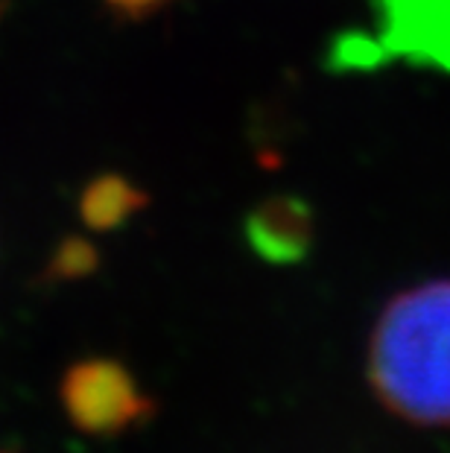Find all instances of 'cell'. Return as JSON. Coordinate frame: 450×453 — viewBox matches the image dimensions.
Returning <instances> with one entry per match:
<instances>
[{
  "label": "cell",
  "instance_id": "6da1fadb",
  "mask_svg": "<svg viewBox=\"0 0 450 453\" xmlns=\"http://www.w3.org/2000/svg\"><path fill=\"white\" fill-rule=\"evenodd\" d=\"M369 378L395 416L450 427V281H427L386 304L371 336Z\"/></svg>",
  "mask_w": 450,
  "mask_h": 453
},
{
  "label": "cell",
  "instance_id": "7a4b0ae2",
  "mask_svg": "<svg viewBox=\"0 0 450 453\" xmlns=\"http://www.w3.org/2000/svg\"><path fill=\"white\" fill-rule=\"evenodd\" d=\"M62 403L73 427L91 436H114L156 410L132 372L114 360H85L68 369Z\"/></svg>",
  "mask_w": 450,
  "mask_h": 453
},
{
  "label": "cell",
  "instance_id": "3957f363",
  "mask_svg": "<svg viewBox=\"0 0 450 453\" xmlns=\"http://www.w3.org/2000/svg\"><path fill=\"white\" fill-rule=\"evenodd\" d=\"M313 211L304 199L278 194L263 199L246 217L248 249L266 264L293 266L308 257L313 246Z\"/></svg>",
  "mask_w": 450,
  "mask_h": 453
},
{
  "label": "cell",
  "instance_id": "277c9868",
  "mask_svg": "<svg viewBox=\"0 0 450 453\" xmlns=\"http://www.w3.org/2000/svg\"><path fill=\"white\" fill-rule=\"evenodd\" d=\"M147 202L149 196L123 173H100L82 188L80 217L91 231H114L147 208Z\"/></svg>",
  "mask_w": 450,
  "mask_h": 453
},
{
  "label": "cell",
  "instance_id": "5b68a950",
  "mask_svg": "<svg viewBox=\"0 0 450 453\" xmlns=\"http://www.w3.org/2000/svg\"><path fill=\"white\" fill-rule=\"evenodd\" d=\"M94 266H97V249L82 237H68L56 249L47 266V278H80L94 273Z\"/></svg>",
  "mask_w": 450,
  "mask_h": 453
},
{
  "label": "cell",
  "instance_id": "8992f818",
  "mask_svg": "<svg viewBox=\"0 0 450 453\" xmlns=\"http://www.w3.org/2000/svg\"><path fill=\"white\" fill-rule=\"evenodd\" d=\"M103 4L109 6L118 18H126V21H143V18L158 15L170 0H103Z\"/></svg>",
  "mask_w": 450,
  "mask_h": 453
}]
</instances>
